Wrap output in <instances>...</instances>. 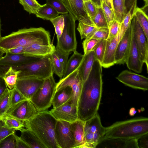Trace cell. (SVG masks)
Returning a JSON list of instances; mask_svg holds the SVG:
<instances>
[{
    "instance_id": "1",
    "label": "cell",
    "mask_w": 148,
    "mask_h": 148,
    "mask_svg": "<svg viewBox=\"0 0 148 148\" xmlns=\"http://www.w3.org/2000/svg\"><path fill=\"white\" fill-rule=\"evenodd\" d=\"M102 68L101 64L96 59L83 82L77 107L79 119L87 121L97 112L102 91Z\"/></svg>"
},
{
    "instance_id": "2",
    "label": "cell",
    "mask_w": 148,
    "mask_h": 148,
    "mask_svg": "<svg viewBox=\"0 0 148 148\" xmlns=\"http://www.w3.org/2000/svg\"><path fill=\"white\" fill-rule=\"evenodd\" d=\"M35 43L51 44L49 32L42 27L24 28L2 37L0 39V48L5 52L18 46L25 47Z\"/></svg>"
},
{
    "instance_id": "3",
    "label": "cell",
    "mask_w": 148,
    "mask_h": 148,
    "mask_svg": "<svg viewBox=\"0 0 148 148\" xmlns=\"http://www.w3.org/2000/svg\"><path fill=\"white\" fill-rule=\"evenodd\" d=\"M57 121L49 111L38 112L32 118L24 122V127L33 131L46 148H59L55 137Z\"/></svg>"
},
{
    "instance_id": "4",
    "label": "cell",
    "mask_w": 148,
    "mask_h": 148,
    "mask_svg": "<svg viewBox=\"0 0 148 148\" xmlns=\"http://www.w3.org/2000/svg\"><path fill=\"white\" fill-rule=\"evenodd\" d=\"M147 133L148 118L140 117L118 121L106 127L103 138L130 139L139 138Z\"/></svg>"
},
{
    "instance_id": "5",
    "label": "cell",
    "mask_w": 148,
    "mask_h": 148,
    "mask_svg": "<svg viewBox=\"0 0 148 148\" xmlns=\"http://www.w3.org/2000/svg\"><path fill=\"white\" fill-rule=\"evenodd\" d=\"M18 71V78L33 77L45 79L54 73L50 55L19 66L12 67Z\"/></svg>"
},
{
    "instance_id": "6",
    "label": "cell",
    "mask_w": 148,
    "mask_h": 148,
    "mask_svg": "<svg viewBox=\"0 0 148 148\" xmlns=\"http://www.w3.org/2000/svg\"><path fill=\"white\" fill-rule=\"evenodd\" d=\"M57 83L53 75L44 79L42 86L30 99L38 112L47 110L52 105Z\"/></svg>"
},
{
    "instance_id": "7",
    "label": "cell",
    "mask_w": 148,
    "mask_h": 148,
    "mask_svg": "<svg viewBox=\"0 0 148 148\" xmlns=\"http://www.w3.org/2000/svg\"><path fill=\"white\" fill-rule=\"evenodd\" d=\"M64 15V26L60 37L57 38L56 47L70 54L71 52L76 50L75 21L69 13Z\"/></svg>"
},
{
    "instance_id": "8",
    "label": "cell",
    "mask_w": 148,
    "mask_h": 148,
    "mask_svg": "<svg viewBox=\"0 0 148 148\" xmlns=\"http://www.w3.org/2000/svg\"><path fill=\"white\" fill-rule=\"evenodd\" d=\"M84 130L86 143L96 147L103 138L106 131V127L102 125L98 112L92 118L85 121Z\"/></svg>"
},
{
    "instance_id": "9",
    "label": "cell",
    "mask_w": 148,
    "mask_h": 148,
    "mask_svg": "<svg viewBox=\"0 0 148 148\" xmlns=\"http://www.w3.org/2000/svg\"><path fill=\"white\" fill-rule=\"evenodd\" d=\"M132 34L141 60L146 66L148 71V39L134 13L131 21Z\"/></svg>"
},
{
    "instance_id": "10",
    "label": "cell",
    "mask_w": 148,
    "mask_h": 148,
    "mask_svg": "<svg viewBox=\"0 0 148 148\" xmlns=\"http://www.w3.org/2000/svg\"><path fill=\"white\" fill-rule=\"evenodd\" d=\"M55 137L59 148L75 147L71 123L57 120L55 128Z\"/></svg>"
},
{
    "instance_id": "11",
    "label": "cell",
    "mask_w": 148,
    "mask_h": 148,
    "mask_svg": "<svg viewBox=\"0 0 148 148\" xmlns=\"http://www.w3.org/2000/svg\"><path fill=\"white\" fill-rule=\"evenodd\" d=\"M83 82L79 71L77 69L65 77L60 79L57 83L56 90L68 86L71 87L73 93L71 99V102L73 105L77 107Z\"/></svg>"
},
{
    "instance_id": "12",
    "label": "cell",
    "mask_w": 148,
    "mask_h": 148,
    "mask_svg": "<svg viewBox=\"0 0 148 148\" xmlns=\"http://www.w3.org/2000/svg\"><path fill=\"white\" fill-rule=\"evenodd\" d=\"M5 53V55L0 60V76L2 77L10 67L19 66L40 58L22 54H12L7 52Z\"/></svg>"
},
{
    "instance_id": "13",
    "label": "cell",
    "mask_w": 148,
    "mask_h": 148,
    "mask_svg": "<svg viewBox=\"0 0 148 148\" xmlns=\"http://www.w3.org/2000/svg\"><path fill=\"white\" fill-rule=\"evenodd\" d=\"M44 79L33 77H18L14 87L27 99H30L42 86Z\"/></svg>"
},
{
    "instance_id": "14",
    "label": "cell",
    "mask_w": 148,
    "mask_h": 148,
    "mask_svg": "<svg viewBox=\"0 0 148 148\" xmlns=\"http://www.w3.org/2000/svg\"><path fill=\"white\" fill-rule=\"evenodd\" d=\"M116 79L125 85L133 88L145 91L148 90V78L129 71H122Z\"/></svg>"
},
{
    "instance_id": "15",
    "label": "cell",
    "mask_w": 148,
    "mask_h": 148,
    "mask_svg": "<svg viewBox=\"0 0 148 148\" xmlns=\"http://www.w3.org/2000/svg\"><path fill=\"white\" fill-rule=\"evenodd\" d=\"M71 99L63 105L51 110L49 112L57 120L70 123L79 119L77 107L72 103Z\"/></svg>"
},
{
    "instance_id": "16",
    "label": "cell",
    "mask_w": 148,
    "mask_h": 148,
    "mask_svg": "<svg viewBox=\"0 0 148 148\" xmlns=\"http://www.w3.org/2000/svg\"><path fill=\"white\" fill-rule=\"evenodd\" d=\"M132 29L131 23L118 44L115 56L116 64L125 63L131 46Z\"/></svg>"
},
{
    "instance_id": "17",
    "label": "cell",
    "mask_w": 148,
    "mask_h": 148,
    "mask_svg": "<svg viewBox=\"0 0 148 148\" xmlns=\"http://www.w3.org/2000/svg\"><path fill=\"white\" fill-rule=\"evenodd\" d=\"M68 13L75 21L90 23L92 21L88 16L82 0H62Z\"/></svg>"
},
{
    "instance_id": "18",
    "label": "cell",
    "mask_w": 148,
    "mask_h": 148,
    "mask_svg": "<svg viewBox=\"0 0 148 148\" xmlns=\"http://www.w3.org/2000/svg\"><path fill=\"white\" fill-rule=\"evenodd\" d=\"M38 112L31 101L27 99L17 104L8 114L25 122L32 118Z\"/></svg>"
},
{
    "instance_id": "19",
    "label": "cell",
    "mask_w": 148,
    "mask_h": 148,
    "mask_svg": "<svg viewBox=\"0 0 148 148\" xmlns=\"http://www.w3.org/2000/svg\"><path fill=\"white\" fill-rule=\"evenodd\" d=\"M121 37L119 32L115 37H108L106 40L105 52L101 63L102 67L108 68L116 64L115 56L118 42Z\"/></svg>"
},
{
    "instance_id": "20",
    "label": "cell",
    "mask_w": 148,
    "mask_h": 148,
    "mask_svg": "<svg viewBox=\"0 0 148 148\" xmlns=\"http://www.w3.org/2000/svg\"><path fill=\"white\" fill-rule=\"evenodd\" d=\"M125 63L129 69L138 73L141 72L144 63L140 58L132 33L130 49Z\"/></svg>"
},
{
    "instance_id": "21",
    "label": "cell",
    "mask_w": 148,
    "mask_h": 148,
    "mask_svg": "<svg viewBox=\"0 0 148 148\" xmlns=\"http://www.w3.org/2000/svg\"><path fill=\"white\" fill-rule=\"evenodd\" d=\"M139 138L130 139L103 138L97 145L105 148H138Z\"/></svg>"
},
{
    "instance_id": "22",
    "label": "cell",
    "mask_w": 148,
    "mask_h": 148,
    "mask_svg": "<svg viewBox=\"0 0 148 148\" xmlns=\"http://www.w3.org/2000/svg\"><path fill=\"white\" fill-rule=\"evenodd\" d=\"M56 49L53 44L45 45L33 44L25 47L23 55L37 57H43L51 54Z\"/></svg>"
},
{
    "instance_id": "23",
    "label": "cell",
    "mask_w": 148,
    "mask_h": 148,
    "mask_svg": "<svg viewBox=\"0 0 148 148\" xmlns=\"http://www.w3.org/2000/svg\"><path fill=\"white\" fill-rule=\"evenodd\" d=\"M73 94L72 88L69 86L56 90L52 101L53 108H56L66 102L72 98Z\"/></svg>"
},
{
    "instance_id": "24",
    "label": "cell",
    "mask_w": 148,
    "mask_h": 148,
    "mask_svg": "<svg viewBox=\"0 0 148 148\" xmlns=\"http://www.w3.org/2000/svg\"><path fill=\"white\" fill-rule=\"evenodd\" d=\"M85 122L78 119L71 123L75 142V148H79L86 143L84 130Z\"/></svg>"
},
{
    "instance_id": "25",
    "label": "cell",
    "mask_w": 148,
    "mask_h": 148,
    "mask_svg": "<svg viewBox=\"0 0 148 148\" xmlns=\"http://www.w3.org/2000/svg\"><path fill=\"white\" fill-rule=\"evenodd\" d=\"M19 130L21 132L20 138L30 148H46L38 136L32 130L23 127Z\"/></svg>"
},
{
    "instance_id": "26",
    "label": "cell",
    "mask_w": 148,
    "mask_h": 148,
    "mask_svg": "<svg viewBox=\"0 0 148 148\" xmlns=\"http://www.w3.org/2000/svg\"><path fill=\"white\" fill-rule=\"evenodd\" d=\"M96 59L93 51L86 55L84 54L82 61L78 68L83 82L88 78L94 62Z\"/></svg>"
},
{
    "instance_id": "27",
    "label": "cell",
    "mask_w": 148,
    "mask_h": 148,
    "mask_svg": "<svg viewBox=\"0 0 148 148\" xmlns=\"http://www.w3.org/2000/svg\"><path fill=\"white\" fill-rule=\"evenodd\" d=\"M73 54L68 60L66 68L62 78H64L78 69L84 57L76 50L73 52Z\"/></svg>"
},
{
    "instance_id": "28",
    "label": "cell",
    "mask_w": 148,
    "mask_h": 148,
    "mask_svg": "<svg viewBox=\"0 0 148 148\" xmlns=\"http://www.w3.org/2000/svg\"><path fill=\"white\" fill-rule=\"evenodd\" d=\"M35 15L38 18L50 21L58 16L59 14L53 8L46 3L42 5Z\"/></svg>"
},
{
    "instance_id": "29",
    "label": "cell",
    "mask_w": 148,
    "mask_h": 148,
    "mask_svg": "<svg viewBox=\"0 0 148 148\" xmlns=\"http://www.w3.org/2000/svg\"><path fill=\"white\" fill-rule=\"evenodd\" d=\"M1 118L7 128L19 130L21 128L24 127V122L8 114H5Z\"/></svg>"
},
{
    "instance_id": "30",
    "label": "cell",
    "mask_w": 148,
    "mask_h": 148,
    "mask_svg": "<svg viewBox=\"0 0 148 148\" xmlns=\"http://www.w3.org/2000/svg\"><path fill=\"white\" fill-rule=\"evenodd\" d=\"M114 20L120 23L127 13L125 6V0H112Z\"/></svg>"
},
{
    "instance_id": "31",
    "label": "cell",
    "mask_w": 148,
    "mask_h": 148,
    "mask_svg": "<svg viewBox=\"0 0 148 148\" xmlns=\"http://www.w3.org/2000/svg\"><path fill=\"white\" fill-rule=\"evenodd\" d=\"M98 28L93 22H79L77 30L80 34L81 39H82L88 37Z\"/></svg>"
},
{
    "instance_id": "32",
    "label": "cell",
    "mask_w": 148,
    "mask_h": 148,
    "mask_svg": "<svg viewBox=\"0 0 148 148\" xmlns=\"http://www.w3.org/2000/svg\"><path fill=\"white\" fill-rule=\"evenodd\" d=\"M134 14L148 39V18L147 15L141 8L136 6L134 9Z\"/></svg>"
},
{
    "instance_id": "33",
    "label": "cell",
    "mask_w": 148,
    "mask_h": 148,
    "mask_svg": "<svg viewBox=\"0 0 148 148\" xmlns=\"http://www.w3.org/2000/svg\"><path fill=\"white\" fill-rule=\"evenodd\" d=\"M27 99L15 87L12 89L8 110L5 114L8 113L20 102Z\"/></svg>"
},
{
    "instance_id": "34",
    "label": "cell",
    "mask_w": 148,
    "mask_h": 148,
    "mask_svg": "<svg viewBox=\"0 0 148 148\" xmlns=\"http://www.w3.org/2000/svg\"><path fill=\"white\" fill-rule=\"evenodd\" d=\"M18 71L10 67L3 75V77L8 87L12 89L15 86L17 79Z\"/></svg>"
},
{
    "instance_id": "35",
    "label": "cell",
    "mask_w": 148,
    "mask_h": 148,
    "mask_svg": "<svg viewBox=\"0 0 148 148\" xmlns=\"http://www.w3.org/2000/svg\"><path fill=\"white\" fill-rule=\"evenodd\" d=\"M19 3L23 6L24 10L29 14H36L42 6L36 0H18Z\"/></svg>"
},
{
    "instance_id": "36",
    "label": "cell",
    "mask_w": 148,
    "mask_h": 148,
    "mask_svg": "<svg viewBox=\"0 0 148 148\" xmlns=\"http://www.w3.org/2000/svg\"><path fill=\"white\" fill-rule=\"evenodd\" d=\"M55 50L50 55V58L53 72L61 79L63 77L64 71L62 66L56 54Z\"/></svg>"
},
{
    "instance_id": "37",
    "label": "cell",
    "mask_w": 148,
    "mask_h": 148,
    "mask_svg": "<svg viewBox=\"0 0 148 148\" xmlns=\"http://www.w3.org/2000/svg\"><path fill=\"white\" fill-rule=\"evenodd\" d=\"M11 91L8 88L0 97V117L5 114L8 110Z\"/></svg>"
},
{
    "instance_id": "38",
    "label": "cell",
    "mask_w": 148,
    "mask_h": 148,
    "mask_svg": "<svg viewBox=\"0 0 148 148\" xmlns=\"http://www.w3.org/2000/svg\"><path fill=\"white\" fill-rule=\"evenodd\" d=\"M50 21L54 27L57 38H60L62 34L64 26V15L58 16Z\"/></svg>"
},
{
    "instance_id": "39",
    "label": "cell",
    "mask_w": 148,
    "mask_h": 148,
    "mask_svg": "<svg viewBox=\"0 0 148 148\" xmlns=\"http://www.w3.org/2000/svg\"><path fill=\"white\" fill-rule=\"evenodd\" d=\"M106 40H100L93 51L97 59L101 64L104 57L106 45Z\"/></svg>"
},
{
    "instance_id": "40",
    "label": "cell",
    "mask_w": 148,
    "mask_h": 148,
    "mask_svg": "<svg viewBox=\"0 0 148 148\" xmlns=\"http://www.w3.org/2000/svg\"><path fill=\"white\" fill-rule=\"evenodd\" d=\"M92 21L97 27H106L108 28L101 6L97 7L96 13Z\"/></svg>"
},
{
    "instance_id": "41",
    "label": "cell",
    "mask_w": 148,
    "mask_h": 148,
    "mask_svg": "<svg viewBox=\"0 0 148 148\" xmlns=\"http://www.w3.org/2000/svg\"><path fill=\"white\" fill-rule=\"evenodd\" d=\"M136 6V3L134 4L127 13L124 19L121 23V27L119 33L121 37L123 36L131 22L134 9Z\"/></svg>"
},
{
    "instance_id": "42",
    "label": "cell",
    "mask_w": 148,
    "mask_h": 148,
    "mask_svg": "<svg viewBox=\"0 0 148 148\" xmlns=\"http://www.w3.org/2000/svg\"><path fill=\"white\" fill-rule=\"evenodd\" d=\"M109 35V29L108 27H98L88 37L85 38L89 39L94 38L97 40H106Z\"/></svg>"
},
{
    "instance_id": "43",
    "label": "cell",
    "mask_w": 148,
    "mask_h": 148,
    "mask_svg": "<svg viewBox=\"0 0 148 148\" xmlns=\"http://www.w3.org/2000/svg\"><path fill=\"white\" fill-rule=\"evenodd\" d=\"M46 3L53 8L59 14L68 13V11L62 0H46Z\"/></svg>"
},
{
    "instance_id": "44",
    "label": "cell",
    "mask_w": 148,
    "mask_h": 148,
    "mask_svg": "<svg viewBox=\"0 0 148 148\" xmlns=\"http://www.w3.org/2000/svg\"><path fill=\"white\" fill-rule=\"evenodd\" d=\"M101 7L109 28L110 26L114 20V11L112 8L105 1L103 2L102 3Z\"/></svg>"
},
{
    "instance_id": "45",
    "label": "cell",
    "mask_w": 148,
    "mask_h": 148,
    "mask_svg": "<svg viewBox=\"0 0 148 148\" xmlns=\"http://www.w3.org/2000/svg\"><path fill=\"white\" fill-rule=\"evenodd\" d=\"M14 133L8 136L1 142L0 148H17Z\"/></svg>"
},
{
    "instance_id": "46",
    "label": "cell",
    "mask_w": 148,
    "mask_h": 148,
    "mask_svg": "<svg viewBox=\"0 0 148 148\" xmlns=\"http://www.w3.org/2000/svg\"><path fill=\"white\" fill-rule=\"evenodd\" d=\"M99 40L94 38L85 39L82 43L84 54L86 55L93 51Z\"/></svg>"
},
{
    "instance_id": "47",
    "label": "cell",
    "mask_w": 148,
    "mask_h": 148,
    "mask_svg": "<svg viewBox=\"0 0 148 148\" xmlns=\"http://www.w3.org/2000/svg\"><path fill=\"white\" fill-rule=\"evenodd\" d=\"M55 52L62 66L64 73L66 68L69 54L64 52L57 47H56Z\"/></svg>"
},
{
    "instance_id": "48",
    "label": "cell",
    "mask_w": 148,
    "mask_h": 148,
    "mask_svg": "<svg viewBox=\"0 0 148 148\" xmlns=\"http://www.w3.org/2000/svg\"><path fill=\"white\" fill-rule=\"evenodd\" d=\"M84 3L88 16L93 21L96 13L97 7L91 0L84 2Z\"/></svg>"
},
{
    "instance_id": "49",
    "label": "cell",
    "mask_w": 148,
    "mask_h": 148,
    "mask_svg": "<svg viewBox=\"0 0 148 148\" xmlns=\"http://www.w3.org/2000/svg\"><path fill=\"white\" fill-rule=\"evenodd\" d=\"M15 130L5 127L3 121L0 117V143L5 137L15 132Z\"/></svg>"
},
{
    "instance_id": "50",
    "label": "cell",
    "mask_w": 148,
    "mask_h": 148,
    "mask_svg": "<svg viewBox=\"0 0 148 148\" xmlns=\"http://www.w3.org/2000/svg\"><path fill=\"white\" fill-rule=\"evenodd\" d=\"M121 23L117 21L114 20L109 27V35L110 37H115L116 36L120 30Z\"/></svg>"
},
{
    "instance_id": "51",
    "label": "cell",
    "mask_w": 148,
    "mask_h": 148,
    "mask_svg": "<svg viewBox=\"0 0 148 148\" xmlns=\"http://www.w3.org/2000/svg\"><path fill=\"white\" fill-rule=\"evenodd\" d=\"M14 134L16 141L17 148H30L29 146L21 139L20 137L15 134V132Z\"/></svg>"
},
{
    "instance_id": "52",
    "label": "cell",
    "mask_w": 148,
    "mask_h": 148,
    "mask_svg": "<svg viewBox=\"0 0 148 148\" xmlns=\"http://www.w3.org/2000/svg\"><path fill=\"white\" fill-rule=\"evenodd\" d=\"M148 133L147 134L139 138V139H140L139 143L138 144L139 148H148Z\"/></svg>"
},
{
    "instance_id": "53",
    "label": "cell",
    "mask_w": 148,
    "mask_h": 148,
    "mask_svg": "<svg viewBox=\"0 0 148 148\" xmlns=\"http://www.w3.org/2000/svg\"><path fill=\"white\" fill-rule=\"evenodd\" d=\"M25 47L22 46H18L6 51L10 53L14 54H23Z\"/></svg>"
},
{
    "instance_id": "54",
    "label": "cell",
    "mask_w": 148,
    "mask_h": 148,
    "mask_svg": "<svg viewBox=\"0 0 148 148\" xmlns=\"http://www.w3.org/2000/svg\"><path fill=\"white\" fill-rule=\"evenodd\" d=\"M137 0H125V6L126 13L136 3Z\"/></svg>"
},
{
    "instance_id": "55",
    "label": "cell",
    "mask_w": 148,
    "mask_h": 148,
    "mask_svg": "<svg viewBox=\"0 0 148 148\" xmlns=\"http://www.w3.org/2000/svg\"><path fill=\"white\" fill-rule=\"evenodd\" d=\"M8 88L3 78L0 76V97Z\"/></svg>"
},
{
    "instance_id": "56",
    "label": "cell",
    "mask_w": 148,
    "mask_h": 148,
    "mask_svg": "<svg viewBox=\"0 0 148 148\" xmlns=\"http://www.w3.org/2000/svg\"><path fill=\"white\" fill-rule=\"evenodd\" d=\"M97 6L101 7L104 0H90Z\"/></svg>"
},
{
    "instance_id": "57",
    "label": "cell",
    "mask_w": 148,
    "mask_h": 148,
    "mask_svg": "<svg viewBox=\"0 0 148 148\" xmlns=\"http://www.w3.org/2000/svg\"><path fill=\"white\" fill-rule=\"evenodd\" d=\"M5 53V51L0 48V60L3 57V54Z\"/></svg>"
},
{
    "instance_id": "58",
    "label": "cell",
    "mask_w": 148,
    "mask_h": 148,
    "mask_svg": "<svg viewBox=\"0 0 148 148\" xmlns=\"http://www.w3.org/2000/svg\"><path fill=\"white\" fill-rule=\"evenodd\" d=\"M103 1L105 2L109 6L112 8L109 2V0H104Z\"/></svg>"
},
{
    "instance_id": "59",
    "label": "cell",
    "mask_w": 148,
    "mask_h": 148,
    "mask_svg": "<svg viewBox=\"0 0 148 148\" xmlns=\"http://www.w3.org/2000/svg\"><path fill=\"white\" fill-rule=\"evenodd\" d=\"M1 19L0 17V39L2 37L1 36Z\"/></svg>"
},
{
    "instance_id": "60",
    "label": "cell",
    "mask_w": 148,
    "mask_h": 148,
    "mask_svg": "<svg viewBox=\"0 0 148 148\" xmlns=\"http://www.w3.org/2000/svg\"><path fill=\"white\" fill-rule=\"evenodd\" d=\"M109 2L111 4L112 8L113 10V6L112 4V0H109Z\"/></svg>"
},
{
    "instance_id": "61",
    "label": "cell",
    "mask_w": 148,
    "mask_h": 148,
    "mask_svg": "<svg viewBox=\"0 0 148 148\" xmlns=\"http://www.w3.org/2000/svg\"><path fill=\"white\" fill-rule=\"evenodd\" d=\"M145 2V5L148 6V0H144Z\"/></svg>"
},
{
    "instance_id": "62",
    "label": "cell",
    "mask_w": 148,
    "mask_h": 148,
    "mask_svg": "<svg viewBox=\"0 0 148 148\" xmlns=\"http://www.w3.org/2000/svg\"><path fill=\"white\" fill-rule=\"evenodd\" d=\"M83 1V2H85L86 1H88L90 0H82Z\"/></svg>"
}]
</instances>
